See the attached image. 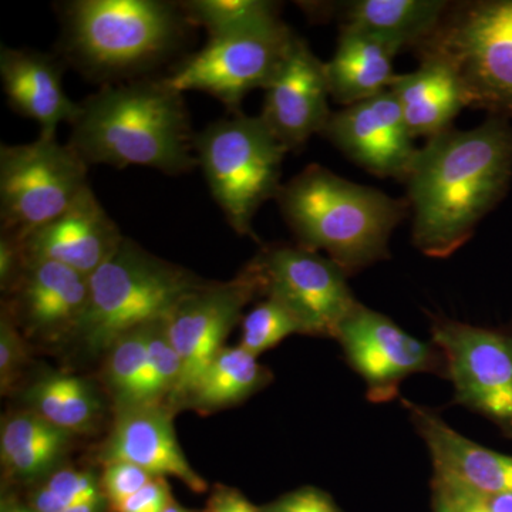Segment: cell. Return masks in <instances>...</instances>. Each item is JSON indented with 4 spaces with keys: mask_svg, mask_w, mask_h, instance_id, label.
Listing matches in <instances>:
<instances>
[{
    "mask_svg": "<svg viewBox=\"0 0 512 512\" xmlns=\"http://www.w3.org/2000/svg\"><path fill=\"white\" fill-rule=\"evenodd\" d=\"M262 295L291 313L302 335L335 339L340 323L357 303L348 274L328 256L302 247H266L251 262Z\"/></svg>",
    "mask_w": 512,
    "mask_h": 512,
    "instance_id": "10",
    "label": "cell"
},
{
    "mask_svg": "<svg viewBox=\"0 0 512 512\" xmlns=\"http://www.w3.org/2000/svg\"><path fill=\"white\" fill-rule=\"evenodd\" d=\"M512 180V127L491 116L471 130L444 131L417 150L407 175L413 244L448 258L467 244Z\"/></svg>",
    "mask_w": 512,
    "mask_h": 512,
    "instance_id": "1",
    "label": "cell"
},
{
    "mask_svg": "<svg viewBox=\"0 0 512 512\" xmlns=\"http://www.w3.org/2000/svg\"><path fill=\"white\" fill-rule=\"evenodd\" d=\"M420 59L454 70L467 107L512 119V0H481L448 9L419 47Z\"/></svg>",
    "mask_w": 512,
    "mask_h": 512,
    "instance_id": "7",
    "label": "cell"
},
{
    "mask_svg": "<svg viewBox=\"0 0 512 512\" xmlns=\"http://www.w3.org/2000/svg\"><path fill=\"white\" fill-rule=\"evenodd\" d=\"M431 342L443 355L456 402L512 437V333L436 318Z\"/></svg>",
    "mask_w": 512,
    "mask_h": 512,
    "instance_id": "11",
    "label": "cell"
},
{
    "mask_svg": "<svg viewBox=\"0 0 512 512\" xmlns=\"http://www.w3.org/2000/svg\"><path fill=\"white\" fill-rule=\"evenodd\" d=\"M335 339L349 365L365 380L367 399L373 403L393 400L403 380L416 373L446 375L443 355L433 342L414 338L360 302L340 323Z\"/></svg>",
    "mask_w": 512,
    "mask_h": 512,
    "instance_id": "12",
    "label": "cell"
},
{
    "mask_svg": "<svg viewBox=\"0 0 512 512\" xmlns=\"http://www.w3.org/2000/svg\"><path fill=\"white\" fill-rule=\"evenodd\" d=\"M293 36L281 18L228 35L208 37L200 52L190 55L163 77L175 92H202L238 114L242 101L265 89L284 59Z\"/></svg>",
    "mask_w": 512,
    "mask_h": 512,
    "instance_id": "9",
    "label": "cell"
},
{
    "mask_svg": "<svg viewBox=\"0 0 512 512\" xmlns=\"http://www.w3.org/2000/svg\"><path fill=\"white\" fill-rule=\"evenodd\" d=\"M276 201L299 247L325 251L348 275L389 258L390 237L410 214L409 201L319 164L282 185Z\"/></svg>",
    "mask_w": 512,
    "mask_h": 512,
    "instance_id": "3",
    "label": "cell"
},
{
    "mask_svg": "<svg viewBox=\"0 0 512 512\" xmlns=\"http://www.w3.org/2000/svg\"><path fill=\"white\" fill-rule=\"evenodd\" d=\"M153 478L156 477L151 476L143 468L126 463V461H113V463L104 464L100 483L110 511L119 510L128 498L133 497Z\"/></svg>",
    "mask_w": 512,
    "mask_h": 512,
    "instance_id": "33",
    "label": "cell"
},
{
    "mask_svg": "<svg viewBox=\"0 0 512 512\" xmlns=\"http://www.w3.org/2000/svg\"><path fill=\"white\" fill-rule=\"evenodd\" d=\"M101 497L100 476L89 468L67 466L39 481L26 503L36 512H66L73 505Z\"/></svg>",
    "mask_w": 512,
    "mask_h": 512,
    "instance_id": "29",
    "label": "cell"
},
{
    "mask_svg": "<svg viewBox=\"0 0 512 512\" xmlns=\"http://www.w3.org/2000/svg\"><path fill=\"white\" fill-rule=\"evenodd\" d=\"M110 507L106 497L96 498V500L86 501V503L73 505L66 512H109Z\"/></svg>",
    "mask_w": 512,
    "mask_h": 512,
    "instance_id": "39",
    "label": "cell"
},
{
    "mask_svg": "<svg viewBox=\"0 0 512 512\" xmlns=\"http://www.w3.org/2000/svg\"><path fill=\"white\" fill-rule=\"evenodd\" d=\"M190 28L181 2L76 0L63 8V53L96 82H127L173 57Z\"/></svg>",
    "mask_w": 512,
    "mask_h": 512,
    "instance_id": "4",
    "label": "cell"
},
{
    "mask_svg": "<svg viewBox=\"0 0 512 512\" xmlns=\"http://www.w3.org/2000/svg\"><path fill=\"white\" fill-rule=\"evenodd\" d=\"M262 512H340L338 505L325 491L315 487H302L282 495Z\"/></svg>",
    "mask_w": 512,
    "mask_h": 512,
    "instance_id": "34",
    "label": "cell"
},
{
    "mask_svg": "<svg viewBox=\"0 0 512 512\" xmlns=\"http://www.w3.org/2000/svg\"><path fill=\"white\" fill-rule=\"evenodd\" d=\"M104 382L116 410L136 406L148 367V323L117 339L107 350Z\"/></svg>",
    "mask_w": 512,
    "mask_h": 512,
    "instance_id": "26",
    "label": "cell"
},
{
    "mask_svg": "<svg viewBox=\"0 0 512 512\" xmlns=\"http://www.w3.org/2000/svg\"><path fill=\"white\" fill-rule=\"evenodd\" d=\"M434 512H456L451 507L446 498L441 497L440 494L434 493Z\"/></svg>",
    "mask_w": 512,
    "mask_h": 512,
    "instance_id": "41",
    "label": "cell"
},
{
    "mask_svg": "<svg viewBox=\"0 0 512 512\" xmlns=\"http://www.w3.org/2000/svg\"><path fill=\"white\" fill-rule=\"evenodd\" d=\"M79 106L69 144L89 167H146L167 175L197 167L183 94L164 79L103 84Z\"/></svg>",
    "mask_w": 512,
    "mask_h": 512,
    "instance_id": "2",
    "label": "cell"
},
{
    "mask_svg": "<svg viewBox=\"0 0 512 512\" xmlns=\"http://www.w3.org/2000/svg\"><path fill=\"white\" fill-rule=\"evenodd\" d=\"M0 512H36L28 503L16 500V498L3 497Z\"/></svg>",
    "mask_w": 512,
    "mask_h": 512,
    "instance_id": "40",
    "label": "cell"
},
{
    "mask_svg": "<svg viewBox=\"0 0 512 512\" xmlns=\"http://www.w3.org/2000/svg\"><path fill=\"white\" fill-rule=\"evenodd\" d=\"M403 404L429 448L434 484L478 497L512 493V457L461 436L426 407L409 400Z\"/></svg>",
    "mask_w": 512,
    "mask_h": 512,
    "instance_id": "18",
    "label": "cell"
},
{
    "mask_svg": "<svg viewBox=\"0 0 512 512\" xmlns=\"http://www.w3.org/2000/svg\"><path fill=\"white\" fill-rule=\"evenodd\" d=\"M164 512H204V511H197V510H190V508H185L183 505L178 504L177 501H174L173 504L170 505V507L167 508Z\"/></svg>",
    "mask_w": 512,
    "mask_h": 512,
    "instance_id": "42",
    "label": "cell"
},
{
    "mask_svg": "<svg viewBox=\"0 0 512 512\" xmlns=\"http://www.w3.org/2000/svg\"><path fill=\"white\" fill-rule=\"evenodd\" d=\"M174 501L167 480L156 477L128 498L116 512H164Z\"/></svg>",
    "mask_w": 512,
    "mask_h": 512,
    "instance_id": "35",
    "label": "cell"
},
{
    "mask_svg": "<svg viewBox=\"0 0 512 512\" xmlns=\"http://www.w3.org/2000/svg\"><path fill=\"white\" fill-rule=\"evenodd\" d=\"M100 463L126 461L154 477H174L194 493L208 484L191 467L177 440L168 404H141L116 410L113 427L99 453Z\"/></svg>",
    "mask_w": 512,
    "mask_h": 512,
    "instance_id": "17",
    "label": "cell"
},
{
    "mask_svg": "<svg viewBox=\"0 0 512 512\" xmlns=\"http://www.w3.org/2000/svg\"><path fill=\"white\" fill-rule=\"evenodd\" d=\"M389 90L413 138L429 140L450 130L457 114L467 107L456 73L437 59H421L416 72L396 74Z\"/></svg>",
    "mask_w": 512,
    "mask_h": 512,
    "instance_id": "22",
    "label": "cell"
},
{
    "mask_svg": "<svg viewBox=\"0 0 512 512\" xmlns=\"http://www.w3.org/2000/svg\"><path fill=\"white\" fill-rule=\"evenodd\" d=\"M28 363V345L12 313L3 305L0 316V392L3 396L15 389Z\"/></svg>",
    "mask_w": 512,
    "mask_h": 512,
    "instance_id": "32",
    "label": "cell"
},
{
    "mask_svg": "<svg viewBox=\"0 0 512 512\" xmlns=\"http://www.w3.org/2000/svg\"><path fill=\"white\" fill-rule=\"evenodd\" d=\"M89 165L69 143L39 137L0 146V225L23 241L63 214L87 187Z\"/></svg>",
    "mask_w": 512,
    "mask_h": 512,
    "instance_id": "8",
    "label": "cell"
},
{
    "mask_svg": "<svg viewBox=\"0 0 512 512\" xmlns=\"http://www.w3.org/2000/svg\"><path fill=\"white\" fill-rule=\"evenodd\" d=\"M6 308L37 339L76 338L89 303V276L52 261L26 262Z\"/></svg>",
    "mask_w": 512,
    "mask_h": 512,
    "instance_id": "16",
    "label": "cell"
},
{
    "mask_svg": "<svg viewBox=\"0 0 512 512\" xmlns=\"http://www.w3.org/2000/svg\"><path fill=\"white\" fill-rule=\"evenodd\" d=\"M434 493L440 494L441 497L446 498L456 512H483L480 505L474 500L473 495L450 490V488L440 487V485L436 484H434Z\"/></svg>",
    "mask_w": 512,
    "mask_h": 512,
    "instance_id": "37",
    "label": "cell"
},
{
    "mask_svg": "<svg viewBox=\"0 0 512 512\" xmlns=\"http://www.w3.org/2000/svg\"><path fill=\"white\" fill-rule=\"evenodd\" d=\"M181 5L191 25L207 30L208 37L228 35L279 19L278 5L266 0H190Z\"/></svg>",
    "mask_w": 512,
    "mask_h": 512,
    "instance_id": "27",
    "label": "cell"
},
{
    "mask_svg": "<svg viewBox=\"0 0 512 512\" xmlns=\"http://www.w3.org/2000/svg\"><path fill=\"white\" fill-rule=\"evenodd\" d=\"M269 379L271 373L258 362V357L239 345L224 346L205 367L181 406L207 413L234 406L261 390Z\"/></svg>",
    "mask_w": 512,
    "mask_h": 512,
    "instance_id": "24",
    "label": "cell"
},
{
    "mask_svg": "<svg viewBox=\"0 0 512 512\" xmlns=\"http://www.w3.org/2000/svg\"><path fill=\"white\" fill-rule=\"evenodd\" d=\"M343 26L365 30L400 50L429 39L450 3L440 0H356L342 6Z\"/></svg>",
    "mask_w": 512,
    "mask_h": 512,
    "instance_id": "23",
    "label": "cell"
},
{
    "mask_svg": "<svg viewBox=\"0 0 512 512\" xmlns=\"http://www.w3.org/2000/svg\"><path fill=\"white\" fill-rule=\"evenodd\" d=\"M124 238L89 185L63 214L30 232L22 247L26 261H52L90 276Z\"/></svg>",
    "mask_w": 512,
    "mask_h": 512,
    "instance_id": "19",
    "label": "cell"
},
{
    "mask_svg": "<svg viewBox=\"0 0 512 512\" xmlns=\"http://www.w3.org/2000/svg\"><path fill=\"white\" fill-rule=\"evenodd\" d=\"M194 150L228 224L238 235L255 238L252 222L266 201L278 198L289 151L261 117L239 113L208 124L195 136Z\"/></svg>",
    "mask_w": 512,
    "mask_h": 512,
    "instance_id": "6",
    "label": "cell"
},
{
    "mask_svg": "<svg viewBox=\"0 0 512 512\" xmlns=\"http://www.w3.org/2000/svg\"><path fill=\"white\" fill-rule=\"evenodd\" d=\"M322 134L353 163L382 178L406 180L419 150L390 90L332 113Z\"/></svg>",
    "mask_w": 512,
    "mask_h": 512,
    "instance_id": "14",
    "label": "cell"
},
{
    "mask_svg": "<svg viewBox=\"0 0 512 512\" xmlns=\"http://www.w3.org/2000/svg\"><path fill=\"white\" fill-rule=\"evenodd\" d=\"M204 512H262L244 494L227 485H217L208 498Z\"/></svg>",
    "mask_w": 512,
    "mask_h": 512,
    "instance_id": "36",
    "label": "cell"
},
{
    "mask_svg": "<svg viewBox=\"0 0 512 512\" xmlns=\"http://www.w3.org/2000/svg\"><path fill=\"white\" fill-rule=\"evenodd\" d=\"M89 282V303L76 338L92 353L107 352L131 330L167 318L185 296L208 284L128 238Z\"/></svg>",
    "mask_w": 512,
    "mask_h": 512,
    "instance_id": "5",
    "label": "cell"
},
{
    "mask_svg": "<svg viewBox=\"0 0 512 512\" xmlns=\"http://www.w3.org/2000/svg\"><path fill=\"white\" fill-rule=\"evenodd\" d=\"M399 47L365 30L342 26L335 55L325 63L329 93L343 106L372 99L392 86Z\"/></svg>",
    "mask_w": 512,
    "mask_h": 512,
    "instance_id": "21",
    "label": "cell"
},
{
    "mask_svg": "<svg viewBox=\"0 0 512 512\" xmlns=\"http://www.w3.org/2000/svg\"><path fill=\"white\" fill-rule=\"evenodd\" d=\"M165 319L148 323L147 376L136 406L168 404L180 384L183 363L168 336Z\"/></svg>",
    "mask_w": 512,
    "mask_h": 512,
    "instance_id": "28",
    "label": "cell"
},
{
    "mask_svg": "<svg viewBox=\"0 0 512 512\" xmlns=\"http://www.w3.org/2000/svg\"><path fill=\"white\" fill-rule=\"evenodd\" d=\"M28 409L67 433H87L101 414L96 387L83 377L47 373L26 390Z\"/></svg>",
    "mask_w": 512,
    "mask_h": 512,
    "instance_id": "25",
    "label": "cell"
},
{
    "mask_svg": "<svg viewBox=\"0 0 512 512\" xmlns=\"http://www.w3.org/2000/svg\"><path fill=\"white\" fill-rule=\"evenodd\" d=\"M473 497L483 512H512V493L484 495V497L473 495Z\"/></svg>",
    "mask_w": 512,
    "mask_h": 512,
    "instance_id": "38",
    "label": "cell"
},
{
    "mask_svg": "<svg viewBox=\"0 0 512 512\" xmlns=\"http://www.w3.org/2000/svg\"><path fill=\"white\" fill-rule=\"evenodd\" d=\"M63 62L30 49H0V77L10 107L39 124V137H56L62 123L73 124L80 113L63 86Z\"/></svg>",
    "mask_w": 512,
    "mask_h": 512,
    "instance_id": "20",
    "label": "cell"
},
{
    "mask_svg": "<svg viewBox=\"0 0 512 512\" xmlns=\"http://www.w3.org/2000/svg\"><path fill=\"white\" fill-rule=\"evenodd\" d=\"M262 295L254 266L228 282H208L185 296L167 316V332L183 363L180 384L168 406H181L208 363L242 318L245 306Z\"/></svg>",
    "mask_w": 512,
    "mask_h": 512,
    "instance_id": "13",
    "label": "cell"
},
{
    "mask_svg": "<svg viewBox=\"0 0 512 512\" xmlns=\"http://www.w3.org/2000/svg\"><path fill=\"white\" fill-rule=\"evenodd\" d=\"M302 335L301 326L281 303L266 298L242 319L239 346L258 357L288 336Z\"/></svg>",
    "mask_w": 512,
    "mask_h": 512,
    "instance_id": "30",
    "label": "cell"
},
{
    "mask_svg": "<svg viewBox=\"0 0 512 512\" xmlns=\"http://www.w3.org/2000/svg\"><path fill=\"white\" fill-rule=\"evenodd\" d=\"M261 119L286 150H299L322 133L332 116L325 63L305 40L293 36L284 59L265 87Z\"/></svg>",
    "mask_w": 512,
    "mask_h": 512,
    "instance_id": "15",
    "label": "cell"
},
{
    "mask_svg": "<svg viewBox=\"0 0 512 512\" xmlns=\"http://www.w3.org/2000/svg\"><path fill=\"white\" fill-rule=\"evenodd\" d=\"M73 434L53 426L39 414L26 409L5 419L0 430V460L42 444L72 441Z\"/></svg>",
    "mask_w": 512,
    "mask_h": 512,
    "instance_id": "31",
    "label": "cell"
}]
</instances>
